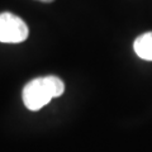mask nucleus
<instances>
[{
  "label": "nucleus",
  "instance_id": "obj_1",
  "mask_svg": "<svg viewBox=\"0 0 152 152\" xmlns=\"http://www.w3.org/2000/svg\"><path fill=\"white\" fill-rule=\"evenodd\" d=\"M65 91V84L60 77L53 75L31 80L22 91L23 103L32 112L39 110L53 98H58Z\"/></svg>",
  "mask_w": 152,
  "mask_h": 152
},
{
  "label": "nucleus",
  "instance_id": "obj_2",
  "mask_svg": "<svg viewBox=\"0 0 152 152\" xmlns=\"http://www.w3.org/2000/svg\"><path fill=\"white\" fill-rule=\"evenodd\" d=\"M29 36L27 23L22 18L9 12L0 13V42L20 43Z\"/></svg>",
  "mask_w": 152,
  "mask_h": 152
},
{
  "label": "nucleus",
  "instance_id": "obj_3",
  "mask_svg": "<svg viewBox=\"0 0 152 152\" xmlns=\"http://www.w3.org/2000/svg\"><path fill=\"white\" fill-rule=\"evenodd\" d=\"M133 50L140 58L152 61V32H146L137 37L133 43Z\"/></svg>",
  "mask_w": 152,
  "mask_h": 152
},
{
  "label": "nucleus",
  "instance_id": "obj_4",
  "mask_svg": "<svg viewBox=\"0 0 152 152\" xmlns=\"http://www.w3.org/2000/svg\"><path fill=\"white\" fill-rule=\"evenodd\" d=\"M38 1H42V3H52L53 0H38Z\"/></svg>",
  "mask_w": 152,
  "mask_h": 152
}]
</instances>
